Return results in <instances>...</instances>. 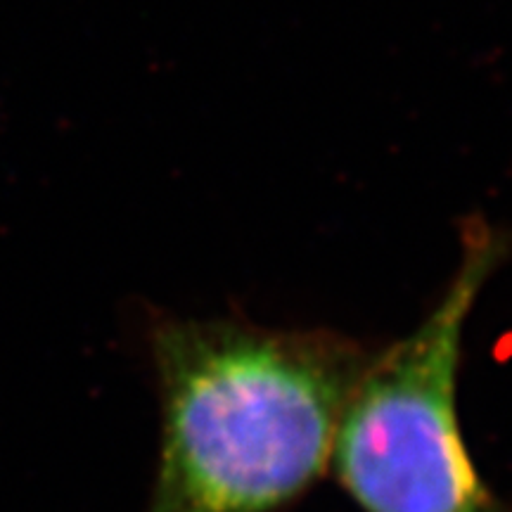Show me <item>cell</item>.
<instances>
[{
  "instance_id": "obj_1",
  "label": "cell",
  "mask_w": 512,
  "mask_h": 512,
  "mask_svg": "<svg viewBox=\"0 0 512 512\" xmlns=\"http://www.w3.org/2000/svg\"><path fill=\"white\" fill-rule=\"evenodd\" d=\"M162 448L147 512H278L330 470L366 344L238 318L150 323Z\"/></svg>"
},
{
  "instance_id": "obj_2",
  "label": "cell",
  "mask_w": 512,
  "mask_h": 512,
  "mask_svg": "<svg viewBox=\"0 0 512 512\" xmlns=\"http://www.w3.org/2000/svg\"><path fill=\"white\" fill-rule=\"evenodd\" d=\"M460 247L437 304L370 356L344 408L330 470L363 512H512L479 477L458 418L467 318L512 256V233L472 214Z\"/></svg>"
}]
</instances>
